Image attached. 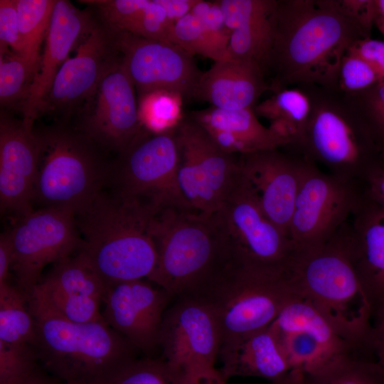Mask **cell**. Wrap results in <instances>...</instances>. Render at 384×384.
Instances as JSON below:
<instances>
[{"label": "cell", "instance_id": "obj_13", "mask_svg": "<svg viewBox=\"0 0 384 384\" xmlns=\"http://www.w3.org/2000/svg\"><path fill=\"white\" fill-rule=\"evenodd\" d=\"M9 233L11 270L28 297L41 280L45 267L70 256L80 242L75 214L60 208L33 210L20 218Z\"/></svg>", "mask_w": 384, "mask_h": 384}, {"label": "cell", "instance_id": "obj_41", "mask_svg": "<svg viewBox=\"0 0 384 384\" xmlns=\"http://www.w3.org/2000/svg\"><path fill=\"white\" fill-rule=\"evenodd\" d=\"M191 13L200 20L216 47L226 58L232 32L225 25L223 14L218 1L198 0Z\"/></svg>", "mask_w": 384, "mask_h": 384}, {"label": "cell", "instance_id": "obj_46", "mask_svg": "<svg viewBox=\"0 0 384 384\" xmlns=\"http://www.w3.org/2000/svg\"><path fill=\"white\" fill-rule=\"evenodd\" d=\"M13 260V247L8 231L1 233L0 236V284L9 281Z\"/></svg>", "mask_w": 384, "mask_h": 384}, {"label": "cell", "instance_id": "obj_22", "mask_svg": "<svg viewBox=\"0 0 384 384\" xmlns=\"http://www.w3.org/2000/svg\"><path fill=\"white\" fill-rule=\"evenodd\" d=\"M95 21L90 13L78 9L69 1H56L38 70L21 109L25 124L34 127L56 74Z\"/></svg>", "mask_w": 384, "mask_h": 384}, {"label": "cell", "instance_id": "obj_16", "mask_svg": "<svg viewBox=\"0 0 384 384\" xmlns=\"http://www.w3.org/2000/svg\"><path fill=\"white\" fill-rule=\"evenodd\" d=\"M121 60L114 31L96 21L56 74L39 116L56 115L65 120L79 114L103 78Z\"/></svg>", "mask_w": 384, "mask_h": 384}, {"label": "cell", "instance_id": "obj_50", "mask_svg": "<svg viewBox=\"0 0 384 384\" xmlns=\"http://www.w3.org/2000/svg\"><path fill=\"white\" fill-rule=\"evenodd\" d=\"M375 20L384 21V0H374Z\"/></svg>", "mask_w": 384, "mask_h": 384}, {"label": "cell", "instance_id": "obj_15", "mask_svg": "<svg viewBox=\"0 0 384 384\" xmlns=\"http://www.w3.org/2000/svg\"><path fill=\"white\" fill-rule=\"evenodd\" d=\"M122 64L132 80L138 99L157 91L194 97L203 73L193 55L178 46L114 31Z\"/></svg>", "mask_w": 384, "mask_h": 384}, {"label": "cell", "instance_id": "obj_7", "mask_svg": "<svg viewBox=\"0 0 384 384\" xmlns=\"http://www.w3.org/2000/svg\"><path fill=\"white\" fill-rule=\"evenodd\" d=\"M287 271L244 263L232 257L192 295L205 301L220 330L221 347L268 327L297 297Z\"/></svg>", "mask_w": 384, "mask_h": 384}, {"label": "cell", "instance_id": "obj_45", "mask_svg": "<svg viewBox=\"0 0 384 384\" xmlns=\"http://www.w3.org/2000/svg\"><path fill=\"white\" fill-rule=\"evenodd\" d=\"M220 370L213 367L201 368L182 374L181 384H226Z\"/></svg>", "mask_w": 384, "mask_h": 384}, {"label": "cell", "instance_id": "obj_40", "mask_svg": "<svg viewBox=\"0 0 384 384\" xmlns=\"http://www.w3.org/2000/svg\"><path fill=\"white\" fill-rule=\"evenodd\" d=\"M345 94L384 146V81L360 92Z\"/></svg>", "mask_w": 384, "mask_h": 384}, {"label": "cell", "instance_id": "obj_35", "mask_svg": "<svg viewBox=\"0 0 384 384\" xmlns=\"http://www.w3.org/2000/svg\"><path fill=\"white\" fill-rule=\"evenodd\" d=\"M56 314L80 324L105 321L100 307L102 301L91 297L60 293L38 284L33 290Z\"/></svg>", "mask_w": 384, "mask_h": 384}, {"label": "cell", "instance_id": "obj_38", "mask_svg": "<svg viewBox=\"0 0 384 384\" xmlns=\"http://www.w3.org/2000/svg\"><path fill=\"white\" fill-rule=\"evenodd\" d=\"M171 43L190 54L200 55L217 62L225 58L218 50L200 20L189 13L175 22Z\"/></svg>", "mask_w": 384, "mask_h": 384}, {"label": "cell", "instance_id": "obj_49", "mask_svg": "<svg viewBox=\"0 0 384 384\" xmlns=\"http://www.w3.org/2000/svg\"><path fill=\"white\" fill-rule=\"evenodd\" d=\"M301 375V374L297 372L291 371L285 378L272 382L271 384H299Z\"/></svg>", "mask_w": 384, "mask_h": 384}, {"label": "cell", "instance_id": "obj_29", "mask_svg": "<svg viewBox=\"0 0 384 384\" xmlns=\"http://www.w3.org/2000/svg\"><path fill=\"white\" fill-rule=\"evenodd\" d=\"M42 287L68 294L91 297L102 301L107 285L78 253L56 263L38 283Z\"/></svg>", "mask_w": 384, "mask_h": 384}, {"label": "cell", "instance_id": "obj_11", "mask_svg": "<svg viewBox=\"0 0 384 384\" xmlns=\"http://www.w3.org/2000/svg\"><path fill=\"white\" fill-rule=\"evenodd\" d=\"M362 194L361 185L325 173L306 158L288 229L295 250L326 243L348 222Z\"/></svg>", "mask_w": 384, "mask_h": 384}, {"label": "cell", "instance_id": "obj_23", "mask_svg": "<svg viewBox=\"0 0 384 384\" xmlns=\"http://www.w3.org/2000/svg\"><path fill=\"white\" fill-rule=\"evenodd\" d=\"M351 217L347 250L373 312L384 302V209L362 194Z\"/></svg>", "mask_w": 384, "mask_h": 384}, {"label": "cell", "instance_id": "obj_20", "mask_svg": "<svg viewBox=\"0 0 384 384\" xmlns=\"http://www.w3.org/2000/svg\"><path fill=\"white\" fill-rule=\"evenodd\" d=\"M306 158L295 151L267 149L240 155V169L266 215L288 237Z\"/></svg>", "mask_w": 384, "mask_h": 384}, {"label": "cell", "instance_id": "obj_4", "mask_svg": "<svg viewBox=\"0 0 384 384\" xmlns=\"http://www.w3.org/2000/svg\"><path fill=\"white\" fill-rule=\"evenodd\" d=\"M150 230L157 258L148 279L171 297L195 294L233 257L218 212L164 208L154 215Z\"/></svg>", "mask_w": 384, "mask_h": 384}, {"label": "cell", "instance_id": "obj_21", "mask_svg": "<svg viewBox=\"0 0 384 384\" xmlns=\"http://www.w3.org/2000/svg\"><path fill=\"white\" fill-rule=\"evenodd\" d=\"M39 142L36 129L5 111L0 117V204L18 218L33 210Z\"/></svg>", "mask_w": 384, "mask_h": 384}, {"label": "cell", "instance_id": "obj_9", "mask_svg": "<svg viewBox=\"0 0 384 384\" xmlns=\"http://www.w3.org/2000/svg\"><path fill=\"white\" fill-rule=\"evenodd\" d=\"M177 166L174 129L156 133L143 127L119 153L117 193L156 212L166 208L193 209L180 190Z\"/></svg>", "mask_w": 384, "mask_h": 384}, {"label": "cell", "instance_id": "obj_8", "mask_svg": "<svg viewBox=\"0 0 384 384\" xmlns=\"http://www.w3.org/2000/svg\"><path fill=\"white\" fill-rule=\"evenodd\" d=\"M36 132L39 155L33 203L77 215L102 193L107 171L101 146L80 129L64 124Z\"/></svg>", "mask_w": 384, "mask_h": 384}, {"label": "cell", "instance_id": "obj_33", "mask_svg": "<svg viewBox=\"0 0 384 384\" xmlns=\"http://www.w3.org/2000/svg\"><path fill=\"white\" fill-rule=\"evenodd\" d=\"M37 67L18 53H0V103L3 109L20 107L27 99Z\"/></svg>", "mask_w": 384, "mask_h": 384}, {"label": "cell", "instance_id": "obj_17", "mask_svg": "<svg viewBox=\"0 0 384 384\" xmlns=\"http://www.w3.org/2000/svg\"><path fill=\"white\" fill-rule=\"evenodd\" d=\"M180 298L164 314L159 346L163 359L182 375L215 366L221 334L217 318L205 301L194 296Z\"/></svg>", "mask_w": 384, "mask_h": 384}, {"label": "cell", "instance_id": "obj_31", "mask_svg": "<svg viewBox=\"0 0 384 384\" xmlns=\"http://www.w3.org/2000/svg\"><path fill=\"white\" fill-rule=\"evenodd\" d=\"M299 384H384V367L366 353H355L301 375Z\"/></svg>", "mask_w": 384, "mask_h": 384}, {"label": "cell", "instance_id": "obj_36", "mask_svg": "<svg viewBox=\"0 0 384 384\" xmlns=\"http://www.w3.org/2000/svg\"><path fill=\"white\" fill-rule=\"evenodd\" d=\"M37 359V351L31 344L0 341V384L28 381L42 375Z\"/></svg>", "mask_w": 384, "mask_h": 384}, {"label": "cell", "instance_id": "obj_10", "mask_svg": "<svg viewBox=\"0 0 384 384\" xmlns=\"http://www.w3.org/2000/svg\"><path fill=\"white\" fill-rule=\"evenodd\" d=\"M174 137L177 179L183 197L195 210L218 212L240 174L239 158L223 150L191 117L181 119Z\"/></svg>", "mask_w": 384, "mask_h": 384}, {"label": "cell", "instance_id": "obj_37", "mask_svg": "<svg viewBox=\"0 0 384 384\" xmlns=\"http://www.w3.org/2000/svg\"><path fill=\"white\" fill-rule=\"evenodd\" d=\"M182 375L163 359L136 358L122 366L107 384H181Z\"/></svg>", "mask_w": 384, "mask_h": 384}, {"label": "cell", "instance_id": "obj_6", "mask_svg": "<svg viewBox=\"0 0 384 384\" xmlns=\"http://www.w3.org/2000/svg\"><path fill=\"white\" fill-rule=\"evenodd\" d=\"M28 305L36 325L34 347L45 368L65 384H107L136 349L105 321L75 323L34 292Z\"/></svg>", "mask_w": 384, "mask_h": 384}, {"label": "cell", "instance_id": "obj_28", "mask_svg": "<svg viewBox=\"0 0 384 384\" xmlns=\"http://www.w3.org/2000/svg\"><path fill=\"white\" fill-rule=\"evenodd\" d=\"M311 109L307 93L300 87L280 90L257 104V116L267 119L270 128L295 145L301 138Z\"/></svg>", "mask_w": 384, "mask_h": 384}, {"label": "cell", "instance_id": "obj_25", "mask_svg": "<svg viewBox=\"0 0 384 384\" xmlns=\"http://www.w3.org/2000/svg\"><path fill=\"white\" fill-rule=\"evenodd\" d=\"M265 78L256 63L226 58L203 72L194 98L223 110L254 109L261 95L271 90Z\"/></svg>", "mask_w": 384, "mask_h": 384}, {"label": "cell", "instance_id": "obj_47", "mask_svg": "<svg viewBox=\"0 0 384 384\" xmlns=\"http://www.w3.org/2000/svg\"><path fill=\"white\" fill-rule=\"evenodd\" d=\"M198 0H156L174 23L189 14Z\"/></svg>", "mask_w": 384, "mask_h": 384}, {"label": "cell", "instance_id": "obj_19", "mask_svg": "<svg viewBox=\"0 0 384 384\" xmlns=\"http://www.w3.org/2000/svg\"><path fill=\"white\" fill-rule=\"evenodd\" d=\"M171 297L142 279L107 285L102 299L104 321L136 349L150 352L159 346L166 306Z\"/></svg>", "mask_w": 384, "mask_h": 384}, {"label": "cell", "instance_id": "obj_51", "mask_svg": "<svg viewBox=\"0 0 384 384\" xmlns=\"http://www.w3.org/2000/svg\"><path fill=\"white\" fill-rule=\"evenodd\" d=\"M374 23H375V25L378 28L379 31L384 36V21H381V20H375L374 21Z\"/></svg>", "mask_w": 384, "mask_h": 384}, {"label": "cell", "instance_id": "obj_42", "mask_svg": "<svg viewBox=\"0 0 384 384\" xmlns=\"http://www.w3.org/2000/svg\"><path fill=\"white\" fill-rule=\"evenodd\" d=\"M9 50L21 51L16 0L0 1V53Z\"/></svg>", "mask_w": 384, "mask_h": 384}, {"label": "cell", "instance_id": "obj_5", "mask_svg": "<svg viewBox=\"0 0 384 384\" xmlns=\"http://www.w3.org/2000/svg\"><path fill=\"white\" fill-rule=\"evenodd\" d=\"M346 223L326 243L296 250L287 272L297 294L343 337L373 354L372 309L348 255Z\"/></svg>", "mask_w": 384, "mask_h": 384}, {"label": "cell", "instance_id": "obj_24", "mask_svg": "<svg viewBox=\"0 0 384 384\" xmlns=\"http://www.w3.org/2000/svg\"><path fill=\"white\" fill-rule=\"evenodd\" d=\"M217 1L225 25L232 32L226 58L255 62L266 75L277 0Z\"/></svg>", "mask_w": 384, "mask_h": 384}, {"label": "cell", "instance_id": "obj_3", "mask_svg": "<svg viewBox=\"0 0 384 384\" xmlns=\"http://www.w3.org/2000/svg\"><path fill=\"white\" fill-rule=\"evenodd\" d=\"M156 213L117 193H100L75 215L80 239L78 253L107 285L148 279L157 258L150 230Z\"/></svg>", "mask_w": 384, "mask_h": 384}, {"label": "cell", "instance_id": "obj_2", "mask_svg": "<svg viewBox=\"0 0 384 384\" xmlns=\"http://www.w3.org/2000/svg\"><path fill=\"white\" fill-rule=\"evenodd\" d=\"M307 93L310 113L298 142L289 148L328 173L363 186L384 170V146L345 93L316 85Z\"/></svg>", "mask_w": 384, "mask_h": 384}, {"label": "cell", "instance_id": "obj_30", "mask_svg": "<svg viewBox=\"0 0 384 384\" xmlns=\"http://www.w3.org/2000/svg\"><path fill=\"white\" fill-rule=\"evenodd\" d=\"M36 338V325L28 297L18 285L9 281L0 284V341L34 346Z\"/></svg>", "mask_w": 384, "mask_h": 384}, {"label": "cell", "instance_id": "obj_14", "mask_svg": "<svg viewBox=\"0 0 384 384\" xmlns=\"http://www.w3.org/2000/svg\"><path fill=\"white\" fill-rule=\"evenodd\" d=\"M269 326L291 371L301 375L319 370L355 353L373 355L343 337L299 294L283 308Z\"/></svg>", "mask_w": 384, "mask_h": 384}, {"label": "cell", "instance_id": "obj_18", "mask_svg": "<svg viewBox=\"0 0 384 384\" xmlns=\"http://www.w3.org/2000/svg\"><path fill=\"white\" fill-rule=\"evenodd\" d=\"M135 90L121 59L79 113L78 129L101 147L121 153L143 128Z\"/></svg>", "mask_w": 384, "mask_h": 384}, {"label": "cell", "instance_id": "obj_27", "mask_svg": "<svg viewBox=\"0 0 384 384\" xmlns=\"http://www.w3.org/2000/svg\"><path fill=\"white\" fill-rule=\"evenodd\" d=\"M220 369L228 380L233 376L257 377L272 382L291 372L290 366L270 326L220 348Z\"/></svg>", "mask_w": 384, "mask_h": 384}, {"label": "cell", "instance_id": "obj_44", "mask_svg": "<svg viewBox=\"0 0 384 384\" xmlns=\"http://www.w3.org/2000/svg\"><path fill=\"white\" fill-rule=\"evenodd\" d=\"M370 346L375 359L384 367V302L372 312Z\"/></svg>", "mask_w": 384, "mask_h": 384}, {"label": "cell", "instance_id": "obj_48", "mask_svg": "<svg viewBox=\"0 0 384 384\" xmlns=\"http://www.w3.org/2000/svg\"><path fill=\"white\" fill-rule=\"evenodd\" d=\"M363 194L384 209V170L374 174L363 185Z\"/></svg>", "mask_w": 384, "mask_h": 384}, {"label": "cell", "instance_id": "obj_12", "mask_svg": "<svg viewBox=\"0 0 384 384\" xmlns=\"http://www.w3.org/2000/svg\"><path fill=\"white\" fill-rule=\"evenodd\" d=\"M218 213L233 257L255 266L287 270L296 250L289 237L266 215L241 171Z\"/></svg>", "mask_w": 384, "mask_h": 384}, {"label": "cell", "instance_id": "obj_39", "mask_svg": "<svg viewBox=\"0 0 384 384\" xmlns=\"http://www.w3.org/2000/svg\"><path fill=\"white\" fill-rule=\"evenodd\" d=\"M380 82H382L380 77L367 62L348 51L339 67L336 89L345 93H353Z\"/></svg>", "mask_w": 384, "mask_h": 384}, {"label": "cell", "instance_id": "obj_26", "mask_svg": "<svg viewBox=\"0 0 384 384\" xmlns=\"http://www.w3.org/2000/svg\"><path fill=\"white\" fill-rule=\"evenodd\" d=\"M189 117L230 154L243 155L290 144L288 139L262 125L251 108L228 110L211 106L192 112Z\"/></svg>", "mask_w": 384, "mask_h": 384}, {"label": "cell", "instance_id": "obj_1", "mask_svg": "<svg viewBox=\"0 0 384 384\" xmlns=\"http://www.w3.org/2000/svg\"><path fill=\"white\" fill-rule=\"evenodd\" d=\"M370 33L342 0H277L266 68L271 90L303 85L336 89L343 58Z\"/></svg>", "mask_w": 384, "mask_h": 384}, {"label": "cell", "instance_id": "obj_32", "mask_svg": "<svg viewBox=\"0 0 384 384\" xmlns=\"http://www.w3.org/2000/svg\"><path fill=\"white\" fill-rule=\"evenodd\" d=\"M55 2L56 0H16L20 55L37 68Z\"/></svg>", "mask_w": 384, "mask_h": 384}, {"label": "cell", "instance_id": "obj_34", "mask_svg": "<svg viewBox=\"0 0 384 384\" xmlns=\"http://www.w3.org/2000/svg\"><path fill=\"white\" fill-rule=\"evenodd\" d=\"M182 98L176 93L157 91L137 99L142 127L156 133L175 129L183 119Z\"/></svg>", "mask_w": 384, "mask_h": 384}, {"label": "cell", "instance_id": "obj_43", "mask_svg": "<svg viewBox=\"0 0 384 384\" xmlns=\"http://www.w3.org/2000/svg\"><path fill=\"white\" fill-rule=\"evenodd\" d=\"M348 51L358 55L376 72L384 81V41L370 38L356 41Z\"/></svg>", "mask_w": 384, "mask_h": 384}]
</instances>
